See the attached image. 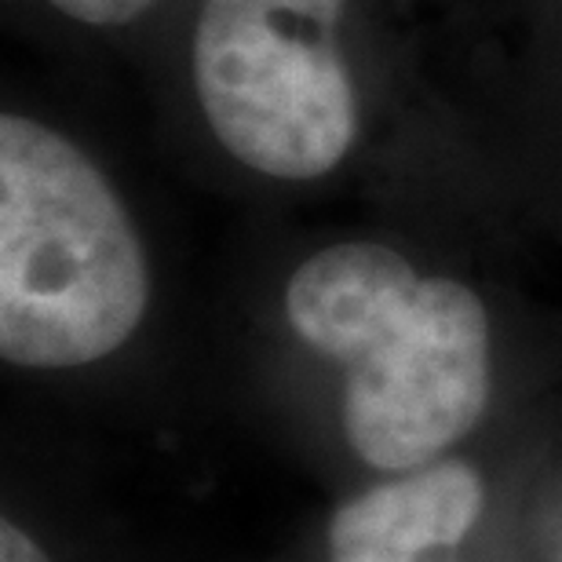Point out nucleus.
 I'll return each mask as SVG.
<instances>
[{
  "label": "nucleus",
  "mask_w": 562,
  "mask_h": 562,
  "mask_svg": "<svg viewBox=\"0 0 562 562\" xmlns=\"http://www.w3.org/2000/svg\"><path fill=\"white\" fill-rule=\"evenodd\" d=\"M281 325L333 373L344 490L464 453L490 420L497 347L486 300L384 241H336L281 285Z\"/></svg>",
  "instance_id": "nucleus-1"
},
{
  "label": "nucleus",
  "mask_w": 562,
  "mask_h": 562,
  "mask_svg": "<svg viewBox=\"0 0 562 562\" xmlns=\"http://www.w3.org/2000/svg\"><path fill=\"white\" fill-rule=\"evenodd\" d=\"M154 300L125 201L81 146L0 117V358L19 373H81L136 340Z\"/></svg>",
  "instance_id": "nucleus-2"
},
{
  "label": "nucleus",
  "mask_w": 562,
  "mask_h": 562,
  "mask_svg": "<svg viewBox=\"0 0 562 562\" xmlns=\"http://www.w3.org/2000/svg\"><path fill=\"white\" fill-rule=\"evenodd\" d=\"M344 0H205L194 88L223 150L274 179H318L351 150L358 99L340 59Z\"/></svg>",
  "instance_id": "nucleus-3"
},
{
  "label": "nucleus",
  "mask_w": 562,
  "mask_h": 562,
  "mask_svg": "<svg viewBox=\"0 0 562 562\" xmlns=\"http://www.w3.org/2000/svg\"><path fill=\"white\" fill-rule=\"evenodd\" d=\"M0 562H198L110 493L37 490L8 475Z\"/></svg>",
  "instance_id": "nucleus-4"
},
{
  "label": "nucleus",
  "mask_w": 562,
  "mask_h": 562,
  "mask_svg": "<svg viewBox=\"0 0 562 562\" xmlns=\"http://www.w3.org/2000/svg\"><path fill=\"white\" fill-rule=\"evenodd\" d=\"M48 4L85 26H125V22L139 19L154 0H48Z\"/></svg>",
  "instance_id": "nucleus-5"
},
{
  "label": "nucleus",
  "mask_w": 562,
  "mask_h": 562,
  "mask_svg": "<svg viewBox=\"0 0 562 562\" xmlns=\"http://www.w3.org/2000/svg\"><path fill=\"white\" fill-rule=\"evenodd\" d=\"M533 562H562V490H552L541 512V530H537Z\"/></svg>",
  "instance_id": "nucleus-6"
},
{
  "label": "nucleus",
  "mask_w": 562,
  "mask_h": 562,
  "mask_svg": "<svg viewBox=\"0 0 562 562\" xmlns=\"http://www.w3.org/2000/svg\"><path fill=\"white\" fill-rule=\"evenodd\" d=\"M289 562H471V559H409V555H387V552H314L307 548L300 559Z\"/></svg>",
  "instance_id": "nucleus-7"
}]
</instances>
